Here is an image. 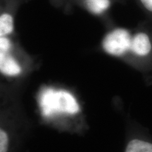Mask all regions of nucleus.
<instances>
[{
    "mask_svg": "<svg viewBox=\"0 0 152 152\" xmlns=\"http://www.w3.org/2000/svg\"><path fill=\"white\" fill-rule=\"evenodd\" d=\"M151 45L145 33H138L132 38L130 50L139 56H146L150 52Z\"/></svg>",
    "mask_w": 152,
    "mask_h": 152,
    "instance_id": "7ed1b4c3",
    "label": "nucleus"
},
{
    "mask_svg": "<svg viewBox=\"0 0 152 152\" xmlns=\"http://www.w3.org/2000/svg\"><path fill=\"white\" fill-rule=\"evenodd\" d=\"M132 37L127 30L118 28L113 30L104 37L103 47L104 50L113 56H121L130 50Z\"/></svg>",
    "mask_w": 152,
    "mask_h": 152,
    "instance_id": "f03ea898",
    "label": "nucleus"
},
{
    "mask_svg": "<svg viewBox=\"0 0 152 152\" xmlns=\"http://www.w3.org/2000/svg\"><path fill=\"white\" fill-rule=\"evenodd\" d=\"M87 8L91 12L99 14L104 12L110 6L109 0H85Z\"/></svg>",
    "mask_w": 152,
    "mask_h": 152,
    "instance_id": "423d86ee",
    "label": "nucleus"
},
{
    "mask_svg": "<svg viewBox=\"0 0 152 152\" xmlns=\"http://www.w3.org/2000/svg\"><path fill=\"white\" fill-rule=\"evenodd\" d=\"M42 114L49 117L56 113L74 114L80 111L79 104L71 93L64 90L44 89L39 95Z\"/></svg>",
    "mask_w": 152,
    "mask_h": 152,
    "instance_id": "f257e3e1",
    "label": "nucleus"
},
{
    "mask_svg": "<svg viewBox=\"0 0 152 152\" xmlns=\"http://www.w3.org/2000/svg\"><path fill=\"white\" fill-rule=\"evenodd\" d=\"M125 152H152V144L140 140H132L127 145Z\"/></svg>",
    "mask_w": 152,
    "mask_h": 152,
    "instance_id": "39448f33",
    "label": "nucleus"
},
{
    "mask_svg": "<svg viewBox=\"0 0 152 152\" xmlns=\"http://www.w3.org/2000/svg\"><path fill=\"white\" fill-rule=\"evenodd\" d=\"M14 28L13 18L11 15L4 14L0 17V35L4 37L12 32Z\"/></svg>",
    "mask_w": 152,
    "mask_h": 152,
    "instance_id": "0eeeda50",
    "label": "nucleus"
},
{
    "mask_svg": "<svg viewBox=\"0 0 152 152\" xmlns=\"http://www.w3.org/2000/svg\"><path fill=\"white\" fill-rule=\"evenodd\" d=\"M141 1L146 9L152 11V0H141Z\"/></svg>",
    "mask_w": 152,
    "mask_h": 152,
    "instance_id": "9d476101",
    "label": "nucleus"
},
{
    "mask_svg": "<svg viewBox=\"0 0 152 152\" xmlns=\"http://www.w3.org/2000/svg\"><path fill=\"white\" fill-rule=\"evenodd\" d=\"M0 70L7 75H16L20 73V66L7 52H0Z\"/></svg>",
    "mask_w": 152,
    "mask_h": 152,
    "instance_id": "20e7f679",
    "label": "nucleus"
},
{
    "mask_svg": "<svg viewBox=\"0 0 152 152\" xmlns=\"http://www.w3.org/2000/svg\"><path fill=\"white\" fill-rule=\"evenodd\" d=\"M9 138L4 130H0V152H7Z\"/></svg>",
    "mask_w": 152,
    "mask_h": 152,
    "instance_id": "6e6552de",
    "label": "nucleus"
},
{
    "mask_svg": "<svg viewBox=\"0 0 152 152\" xmlns=\"http://www.w3.org/2000/svg\"><path fill=\"white\" fill-rule=\"evenodd\" d=\"M11 47L10 41L7 38L1 37L0 39V52H7Z\"/></svg>",
    "mask_w": 152,
    "mask_h": 152,
    "instance_id": "1a4fd4ad",
    "label": "nucleus"
}]
</instances>
